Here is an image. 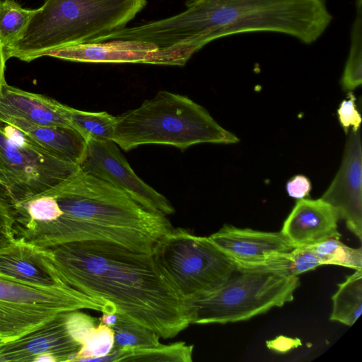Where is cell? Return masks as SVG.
Listing matches in <instances>:
<instances>
[{
  "label": "cell",
  "mask_w": 362,
  "mask_h": 362,
  "mask_svg": "<svg viewBox=\"0 0 362 362\" xmlns=\"http://www.w3.org/2000/svg\"><path fill=\"white\" fill-rule=\"evenodd\" d=\"M173 227L123 190L78 168L52 188L16 202V238L40 247L103 241L152 254Z\"/></svg>",
  "instance_id": "6da1fadb"
},
{
  "label": "cell",
  "mask_w": 362,
  "mask_h": 362,
  "mask_svg": "<svg viewBox=\"0 0 362 362\" xmlns=\"http://www.w3.org/2000/svg\"><path fill=\"white\" fill-rule=\"evenodd\" d=\"M45 250L65 284L112 306L160 337H175L190 325L183 298L153 254L103 241Z\"/></svg>",
  "instance_id": "7a4b0ae2"
},
{
  "label": "cell",
  "mask_w": 362,
  "mask_h": 362,
  "mask_svg": "<svg viewBox=\"0 0 362 362\" xmlns=\"http://www.w3.org/2000/svg\"><path fill=\"white\" fill-rule=\"evenodd\" d=\"M186 7L147 27L151 42L184 63L209 42L245 33H277L310 45L333 19L325 0H187Z\"/></svg>",
  "instance_id": "3957f363"
},
{
  "label": "cell",
  "mask_w": 362,
  "mask_h": 362,
  "mask_svg": "<svg viewBox=\"0 0 362 362\" xmlns=\"http://www.w3.org/2000/svg\"><path fill=\"white\" fill-rule=\"evenodd\" d=\"M146 0H45L18 37L4 49L6 60L30 62L46 51L92 43L122 29L146 6Z\"/></svg>",
  "instance_id": "277c9868"
},
{
  "label": "cell",
  "mask_w": 362,
  "mask_h": 362,
  "mask_svg": "<svg viewBox=\"0 0 362 362\" xmlns=\"http://www.w3.org/2000/svg\"><path fill=\"white\" fill-rule=\"evenodd\" d=\"M112 141L128 151L146 144L185 150L202 143L235 144L238 139L188 97L160 90L137 108L117 116Z\"/></svg>",
  "instance_id": "5b68a950"
},
{
  "label": "cell",
  "mask_w": 362,
  "mask_h": 362,
  "mask_svg": "<svg viewBox=\"0 0 362 362\" xmlns=\"http://www.w3.org/2000/svg\"><path fill=\"white\" fill-rule=\"evenodd\" d=\"M297 276L262 266L238 264L216 290L185 300L190 325L226 324L251 319L294 299Z\"/></svg>",
  "instance_id": "8992f818"
},
{
  "label": "cell",
  "mask_w": 362,
  "mask_h": 362,
  "mask_svg": "<svg viewBox=\"0 0 362 362\" xmlns=\"http://www.w3.org/2000/svg\"><path fill=\"white\" fill-rule=\"evenodd\" d=\"M152 254L184 300L214 291L238 267L209 237L182 228L165 233Z\"/></svg>",
  "instance_id": "52a82bcc"
},
{
  "label": "cell",
  "mask_w": 362,
  "mask_h": 362,
  "mask_svg": "<svg viewBox=\"0 0 362 362\" xmlns=\"http://www.w3.org/2000/svg\"><path fill=\"white\" fill-rule=\"evenodd\" d=\"M83 309L115 312L69 286H40L0 274V343L17 339L59 313Z\"/></svg>",
  "instance_id": "ba28073f"
},
{
  "label": "cell",
  "mask_w": 362,
  "mask_h": 362,
  "mask_svg": "<svg viewBox=\"0 0 362 362\" xmlns=\"http://www.w3.org/2000/svg\"><path fill=\"white\" fill-rule=\"evenodd\" d=\"M78 168L52 155L0 117V178L16 202L52 188Z\"/></svg>",
  "instance_id": "9c48e42d"
},
{
  "label": "cell",
  "mask_w": 362,
  "mask_h": 362,
  "mask_svg": "<svg viewBox=\"0 0 362 362\" xmlns=\"http://www.w3.org/2000/svg\"><path fill=\"white\" fill-rule=\"evenodd\" d=\"M79 168L123 190L147 210L164 216L175 213L169 200L139 177L112 140H87Z\"/></svg>",
  "instance_id": "30bf717a"
},
{
  "label": "cell",
  "mask_w": 362,
  "mask_h": 362,
  "mask_svg": "<svg viewBox=\"0 0 362 362\" xmlns=\"http://www.w3.org/2000/svg\"><path fill=\"white\" fill-rule=\"evenodd\" d=\"M67 313L55 315L14 340L0 343V362L73 361L81 345L69 330Z\"/></svg>",
  "instance_id": "8fae6325"
},
{
  "label": "cell",
  "mask_w": 362,
  "mask_h": 362,
  "mask_svg": "<svg viewBox=\"0 0 362 362\" xmlns=\"http://www.w3.org/2000/svg\"><path fill=\"white\" fill-rule=\"evenodd\" d=\"M322 199L345 221L348 229L362 240V153L360 129L351 130L341 166Z\"/></svg>",
  "instance_id": "7c38bea8"
},
{
  "label": "cell",
  "mask_w": 362,
  "mask_h": 362,
  "mask_svg": "<svg viewBox=\"0 0 362 362\" xmlns=\"http://www.w3.org/2000/svg\"><path fill=\"white\" fill-rule=\"evenodd\" d=\"M211 242L240 265H255L270 255L295 247L281 232H267L225 225L209 236Z\"/></svg>",
  "instance_id": "4fadbf2b"
},
{
  "label": "cell",
  "mask_w": 362,
  "mask_h": 362,
  "mask_svg": "<svg viewBox=\"0 0 362 362\" xmlns=\"http://www.w3.org/2000/svg\"><path fill=\"white\" fill-rule=\"evenodd\" d=\"M154 44L134 40H115L71 45L45 52L42 57L90 63H141L159 64Z\"/></svg>",
  "instance_id": "5bb4252c"
},
{
  "label": "cell",
  "mask_w": 362,
  "mask_h": 362,
  "mask_svg": "<svg viewBox=\"0 0 362 362\" xmlns=\"http://www.w3.org/2000/svg\"><path fill=\"white\" fill-rule=\"evenodd\" d=\"M339 216L321 198L298 199L285 220L281 232L294 247L310 246L329 238L340 239Z\"/></svg>",
  "instance_id": "9a60e30c"
},
{
  "label": "cell",
  "mask_w": 362,
  "mask_h": 362,
  "mask_svg": "<svg viewBox=\"0 0 362 362\" xmlns=\"http://www.w3.org/2000/svg\"><path fill=\"white\" fill-rule=\"evenodd\" d=\"M0 274L32 285L64 287L48 259L45 248L16 238L0 250Z\"/></svg>",
  "instance_id": "2e32d148"
},
{
  "label": "cell",
  "mask_w": 362,
  "mask_h": 362,
  "mask_svg": "<svg viewBox=\"0 0 362 362\" xmlns=\"http://www.w3.org/2000/svg\"><path fill=\"white\" fill-rule=\"evenodd\" d=\"M65 105L45 95L0 84V112L45 126L71 127L64 114Z\"/></svg>",
  "instance_id": "e0dca14e"
},
{
  "label": "cell",
  "mask_w": 362,
  "mask_h": 362,
  "mask_svg": "<svg viewBox=\"0 0 362 362\" xmlns=\"http://www.w3.org/2000/svg\"><path fill=\"white\" fill-rule=\"evenodd\" d=\"M0 117L55 157L78 165L81 163L87 141L74 128L39 125L1 112Z\"/></svg>",
  "instance_id": "ac0fdd59"
},
{
  "label": "cell",
  "mask_w": 362,
  "mask_h": 362,
  "mask_svg": "<svg viewBox=\"0 0 362 362\" xmlns=\"http://www.w3.org/2000/svg\"><path fill=\"white\" fill-rule=\"evenodd\" d=\"M194 346L182 341L144 348H113L98 361L191 362Z\"/></svg>",
  "instance_id": "d6986e66"
},
{
  "label": "cell",
  "mask_w": 362,
  "mask_h": 362,
  "mask_svg": "<svg viewBox=\"0 0 362 362\" xmlns=\"http://www.w3.org/2000/svg\"><path fill=\"white\" fill-rule=\"evenodd\" d=\"M337 287L329 320L352 326L362 313V270H356Z\"/></svg>",
  "instance_id": "ffe728a7"
},
{
  "label": "cell",
  "mask_w": 362,
  "mask_h": 362,
  "mask_svg": "<svg viewBox=\"0 0 362 362\" xmlns=\"http://www.w3.org/2000/svg\"><path fill=\"white\" fill-rule=\"evenodd\" d=\"M64 114L70 126L86 141L112 140L117 116L107 112H88L65 105Z\"/></svg>",
  "instance_id": "44dd1931"
},
{
  "label": "cell",
  "mask_w": 362,
  "mask_h": 362,
  "mask_svg": "<svg viewBox=\"0 0 362 362\" xmlns=\"http://www.w3.org/2000/svg\"><path fill=\"white\" fill-rule=\"evenodd\" d=\"M246 266L266 267L289 276H298L322 264L311 246H300L289 252L273 254L259 264Z\"/></svg>",
  "instance_id": "7402d4cb"
},
{
  "label": "cell",
  "mask_w": 362,
  "mask_h": 362,
  "mask_svg": "<svg viewBox=\"0 0 362 362\" xmlns=\"http://www.w3.org/2000/svg\"><path fill=\"white\" fill-rule=\"evenodd\" d=\"M340 82L346 91L353 90L362 83V11H356L351 25L349 51Z\"/></svg>",
  "instance_id": "603a6c76"
},
{
  "label": "cell",
  "mask_w": 362,
  "mask_h": 362,
  "mask_svg": "<svg viewBox=\"0 0 362 362\" xmlns=\"http://www.w3.org/2000/svg\"><path fill=\"white\" fill-rule=\"evenodd\" d=\"M117 314V320L111 327L114 332L115 348H144L160 344V337L154 331Z\"/></svg>",
  "instance_id": "cb8c5ba5"
},
{
  "label": "cell",
  "mask_w": 362,
  "mask_h": 362,
  "mask_svg": "<svg viewBox=\"0 0 362 362\" xmlns=\"http://www.w3.org/2000/svg\"><path fill=\"white\" fill-rule=\"evenodd\" d=\"M323 265H337L362 270V249L353 248L339 239L329 238L310 245Z\"/></svg>",
  "instance_id": "d4e9b609"
},
{
  "label": "cell",
  "mask_w": 362,
  "mask_h": 362,
  "mask_svg": "<svg viewBox=\"0 0 362 362\" xmlns=\"http://www.w3.org/2000/svg\"><path fill=\"white\" fill-rule=\"evenodd\" d=\"M33 12L13 0H0V42L4 49L18 37Z\"/></svg>",
  "instance_id": "484cf974"
},
{
  "label": "cell",
  "mask_w": 362,
  "mask_h": 362,
  "mask_svg": "<svg viewBox=\"0 0 362 362\" xmlns=\"http://www.w3.org/2000/svg\"><path fill=\"white\" fill-rule=\"evenodd\" d=\"M114 346L112 329L100 322L88 333L73 361H98L108 355Z\"/></svg>",
  "instance_id": "4316f807"
},
{
  "label": "cell",
  "mask_w": 362,
  "mask_h": 362,
  "mask_svg": "<svg viewBox=\"0 0 362 362\" xmlns=\"http://www.w3.org/2000/svg\"><path fill=\"white\" fill-rule=\"evenodd\" d=\"M16 206L13 194L0 178V250L8 246L16 239L13 230Z\"/></svg>",
  "instance_id": "83f0119b"
},
{
  "label": "cell",
  "mask_w": 362,
  "mask_h": 362,
  "mask_svg": "<svg viewBox=\"0 0 362 362\" xmlns=\"http://www.w3.org/2000/svg\"><path fill=\"white\" fill-rule=\"evenodd\" d=\"M356 100L354 95L349 92L347 98L341 101L337 110L339 121L345 133L348 132L350 127H352V130H358L361 123V117L357 110Z\"/></svg>",
  "instance_id": "f1b7e54d"
},
{
  "label": "cell",
  "mask_w": 362,
  "mask_h": 362,
  "mask_svg": "<svg viewBox=\"0 0 362 362\" xmlns=\"http://www.w3.org/2000/svg\"><path fill=\"white\" fill-rule=\"evenodd\" d=\"M312 185L310 180L302 175H298L291 177L286 183V189L288 194L297 199L307 197L310 191Z\"/></svg>",
  "instance_id": "f546056e"
},
{
  "label": "cell",
  "mask_w": 362,
  "mask_h": 362,
  "mask_svg": "<svg viewBox=\"0 0 362 362\" xmlns=\"http://www.w3.org/2000/svg\"><path fill=\"white\" fill-rule=\"evenodd\" d=\"M302 345L299 338L280 335L273 339L266 341L267 347L277 353L284 354Z\"/></svg>",
  "instance_id": "4dcf8cb0"
},
{
  "label": "cell",
  "mask_w": 362,
  "mask_h": 362,
  "mask_svg": "<svg viewBox=\"0 0 362 362\" xmlns=\"http://www.w3.org/2000/svg\"><path fill=\"white\" fill-rule=\"evenodd\" d=\"M117 320V314L116 313H103L102 317L99 319V321L108 327L113 326Z\"/></svg>",
  "instance_id": "1f68e13d"
},
{
  "label": "cell",
  "mask_w": 362,
  "mask_h": 362,
  "mask_svg": "<svg viewBox=\"0 0 362 362\" xmlns=\"http://www.w3.org/2000/svg\"><path fill=\"white\" fill-rule=\"evenodd\" d=\"M6 61L4 47L0 42V84L5 81L4 72Z\"/></svg>",
  "instance_id": "d6a6232c"
},
{
  "label": "cell",
  "mask_w": 362,
  "mask_h": 362,
  "mask_svg": "<svg viewBox=\"0 0 362 362\" xmlns=\"http://www.w3.org/2000/svg\"><path fill=\"white\" fill-rule=\"evenodd\" d=\"M356 10H362V0H355Z\"/></svg>",
  "instance_id": "836d02e7"
}]
</instances>
